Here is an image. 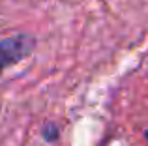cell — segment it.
Here are the masks:
<instances>
[{"label": "cell", "instance_id": "6da1fadb", "mask_svg": "<svg viewBox=\"0 0 148 146\" xmlns=\"http://www.w3.org/2000/svg\"><path fill=\"white\" fill-rule=\"evenodd\" d=\"M32 49H34V38L26 36V34H19V36L2 40L0 41V75L10 66L26 58L32 53Z\"/></svg>", "mask_w": 148, "mask_h": 146}, {"label": "cell", "instance_id": "7a4b0ae2", "mask_svg": "<svg viewBox=\"0 0 148 146\" xmlns=\"http://www.w3.org/2000/svg\"><path fill=\"white\" fill-rule=\"evenodd\" d=\"M43 137L45 141H49V143H54V141L58 139V128L56 124H47L43 128Z\"/></svg>", "mask_w": 148, "mask_h": 146}, {"label": "cell", "instance_id": "3957f363", "mask_svg": "<svg viewBox=\"0 0 148 146\" xmlns=\"http://www.w3.org/2000/svg\"><path fill=\"white\" fill-rule=\"evenodd\" d=\"M146 141H148V131H146Z\"/></svg>", "mask_w": 148, "mask_h": 146}]
</instances>
